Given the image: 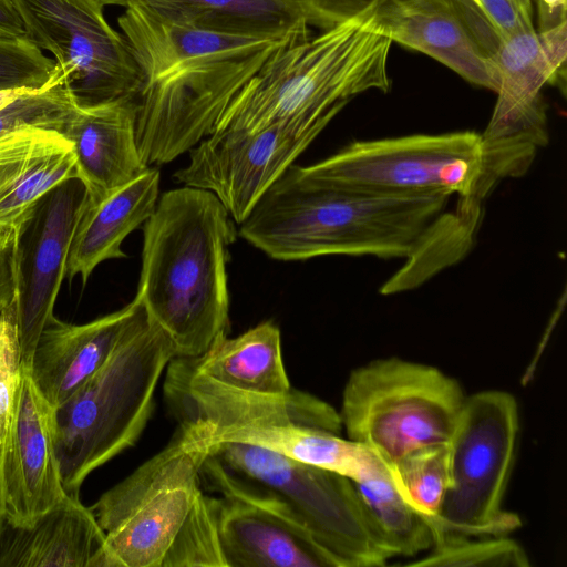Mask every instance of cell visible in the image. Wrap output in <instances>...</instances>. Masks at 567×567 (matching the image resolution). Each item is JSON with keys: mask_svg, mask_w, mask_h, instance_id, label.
Returning a JSON list of instances; mask_svg holds the SVG:
<instances>
[{"mask_svg": "<svg viewBox=\"0 0 567 567\" xmlns=\"http://www.w3.org/2000/svg\"><path fill=\"white\" fill-rule=\"evenodd\" d=\"M444 193L381 195L311 183L290 165L238 226V234L281 261L321 256L402 258L380 289H413L471 249L476 225L449 208Z\"/></svg>", "mask_w": 567, "mask_h": 567, "instance_id": "obj_1", "label": "cell"}, {"mask_svg": "<svg viewBox=\"0 0 567 567\" xmlns=\"http://www.w3.org/2000/svg\"><path fill=\"white\" fill-rule=\"evenodd\" d=\"M117 23L141 71L136 141L148 167L196 146L274 54L303 42L205 31L140 7L125 8Z\"/></svg>", "mask_w": 567, "mask_h": 567, "instance_id": "obj_2", "label": "cell"}, {"mask_svg": "<svg viewBox=\"0 0 567 567\" xmlns=\"http://www.w3.org/2000/svg\"><path fill=\"white\" fill-rule=\"evenodd\" d=\"M210 192L182 186L143 224L136 298L175 358H197L229 330L227 264L237 230Z\"/></svg>", "mask_w": 567, "mask_h": 567, "instance_id": "obj_3", "label": "cell"}, {"mask_svg": "<svg viewBox=\"0 0 567 567\" xmlns=\"http://www.w3.org/2000/svg\"><path fill=\"white\" fill-rule=\"evenodd\" d=\"M537 150L487 143L482 133L456 131L353 141L309 166L307 181L381 195L444 193L463 213L482 217L483 202L506 178L520 177Z\"/></svg>", "mask_w": 567, "mask_h": 567, "instance_id": "obj_4", "label": "cell"}, {"mask_svg": "<svg viewBox=\"0 0 567 567\" xmlns=\"http://www.w3.org/2000/svg\"><path fill=\"white\" fill-rule=\"evenodd\" d=\"M391 45L362 20H350L284 47L234 96L212 133L290 121L330 123L357 95L390 90Z\"/></svg>", "mask_w": 567, "mask_h": 567, "instance_id": "obj_5", "label": "cell"}, {"mask_svg": "<svg viewBox=\"0 0 567 567\" xmlns=\"http://www.w3.org/2000/svg\"><path fill=\"white\" fill-rule=\"evenodd\" d=\"M103 365L56 410V453L66 494L79 497L85 478L133 446L154 409L173 347L141 302Z\"/></svg>", "mask_w": 567, "mask_h": 567, "instance_id": "obj_6", "label": "cell"}, {"mask_svg": "<svg viewBox=\"0 0 567 567\" xmlns=\"http://www.w3.org/2000/svg\"><path fill=\"white\" fill-rule=\"evenodd\" d=\"M465 398L460 383L437 368L393 357L350 373L339 414L349 440L392 464L447 443Z\"/></svg>", "mask_w": 567, "mask_h": 567, "instance_id": "obj_7", "label": "cell"}, {"mask_svg": "<svg viewBox=\"0 0 567 567\" xmlns=\"http://www.w3.org/2000/svg\"><path fill=\"white\" fill-rule=\"evenodd\" d=\"M208 453L178 427L163 450L101 495L91 509L105 534L110 567H161L200 489Z\"/></svg>", "mask_w": 567, "mask_h": 567, "instance_id": "obj_8", "label": "cell"}, {"mask_svg": "<svg viewBox=\"0 0 567 567\" xmlns=\"http://www.w3.org/2000/svg\"><path fill=\"white\" fill-rule=\"evenodd\" d=\"M518 431V406L511 393L487 390L465 398L449 442L450 480L435 543L445 534L505 536L522 525L516 514L502 508Z\"/></svg>", "mask_w": 567, "mask_h": 567, "instance_id": "obj_9", "label": "cell"}, {"mask_svg": "<svg viewBox=\"0 0 567 567\" xmlns=\"http://www.w3.org/2000/svg\"><path fill=\"white\" fill-rule=\"evenodd\" d=\"M233 473L282 497L332 567H381L392 559L374 532L351 480L246 443L207 446Z\"/></svg>", "mask_w": 567, "mask_h": 567, "instance_id": "obj_10", "label": "cell"}, {"mask_svg": "<svg viewBox=\"0 0 567 567\" xmlns=\"http://www.w3.org/2000/svg\"><path fill=\"white\" fill-rule=\"evenodd\" d=\"M27 39L54 55L79 107L135 97L138 64L122 33L105 20L97 0H12Z\"/></svg>", "mask_w": 567, "mask_h": 567, "instance_id": "obj_11", "label": "cell"}, {"mask_svg": "<svg viewBox=\"0 0 567 567\" xmlns=\"http://www.w3.org/2000/svg\"><path fill=\"white\" fill-rule=\"evenodd\" d=\"M200 478L219 494L215 512L226 567H332L292 507L208 453Z\"/></svg>", "mask_w": 567, "mask_h": 567, "instance_id": "obj_12", "label": "cell"}, {"mask_svg": "<svg viewBox=\"0 0 567 567\" xmlns=\"http://www.w3.org/2000/svg\"><path fill=\"white\" fill-rule=\"evenodd\" d=\"M328 124L290 121L255 132L212 133L188 151L187 164L174 178L214 194L239 225Z\"/></svg>", "mask_w": 567, "mask_h": 567, "instance_id": "obj_13", "label": "cell"}, {"mask_svg": "<svg viewBox=\"0 0 567 567\" xmlns=\"http://www.w3.org/2000/svg\"><path fill=\"white\" fill-rule=\"evenodd\" d=\"M164 399L178 427L203 440L238 426L301 425L340 434L339 412L318 396L291 388L286 393H257L230 388L204 374L190 358L166 367Z\"/></svg>", "mask_w": 567, "mask_h": 567, "instance_id": "obj_14", "label": "cell"}, {"mask_svg": "<svg viewBox=\"0 0 567 567\" xmlns=\"http://www.w3.org/2000/svg\"><path fill=\"white\" fill-rule=\"evenodd\" d=\"M83 183L69 178L47 192L16 227V298L22 365L53 317L69 251L86 206Z\"/></svg>", "mask_w": 567, "mask_h": 567, "instance_id": "obj_15", "label": "cell"}, {"mask_svg": "<svg viewBox=\"0 0 567 567\" xmlns=\"http://www.w3.org/2000/svg\"><path fill=\"white\" fill-rule=\"evenodd\" d=\"M567 24L548 31H529L503 41L496 56V104L482 133L493 145L548 143L545 84L565 86Z\"/></svg>", "mask_w": 567, "mask_h": 567, "instance_id": "obj_16", "label": "cell"}, {"mask_svg": "<svg viewBox=\"0 0 567 567\" xmlns=\"http://www.w3.org/2000/svg\"><path fill=\"white\" fill-rule=\"evenodd\" d=\"M56 409L22 365L12 420L2 450L4 523L31 526L68 494L56 453Z\"/></svg>", "mask_w": 567, "mask_h": 567, "instance_id": "obj_17", "label": "cell"}, {"mask_svg": "<svg viewBox=\"0 0 567 567\" xmlns=\"http://www.w3.org/2000/svg\"><path fill=\"white\" fill-rule=\"evenodd\" d=\"M136 112L135 97L78 107L61 130L73 145L87 203L101 202L148 168L137 147Z\"/></svg>", "mask_w": 567, "mask_h": 567, "instance_id": "obj_18", "label": "cell"}, {"mask_svg": "<svg viewBox=\"0 0 567 567\" xmlns=\"http://www.w3.org/2000/svg\"><path fill=\"white\" fill-rule=\"evenodd\" d=\"M367 29L435 59L467 82L497 91L498 73L450 0H411L363 19Z\"/></svg>", "mask_w": 567, "mask_h": 567, "instance_id": "obj_19", "label": "cell"}, {"mask_svg": "<svg viewBox=\"0 0 567 567\" xmlns=\"http://www.w3.org/2000/svg\"><path fill=\"white\" fill-rule=\"evenodd\" d=\"M137 301L83 324L54 316L35 344L30 374L42 395L58 410L103 365L133 316Z\"/></svg>", "mask_w": 567, "mask_h": 567, "instance_id": "obj_20", "label": "cell"}, {"mask_svg": "<svg viewBox=\"0 0 567 567\" xmlns=\"http://www.w3.org/2000/svg\"><path fill=\"white\" fill-rule=\"evenodd\" d=\"M0 567H110L105 534L92 509L68 494L31 526L4 523Z\"/></svg>", "mask_w": 567, "mask_h": 567, "instance_id": "obj_21", "label": "cell"}, {"mask_svg": "<svg viewBox=\"0 0 567 567\" xmlns=\"http://www.w3.org/2000/svg\"><path fill=\"white\" fill-rule=\"evenodd\" d=\"M75 165L72 143L56 131L24 127L0 136V228H16L47 192L76 177Z\"/></svg>", "mask_w": 567, "mask_h": 567, "instance_id": "obj_22", "label": "cell"}, {"mask_svg": "<svg viewBox=\"0 0 567 567\" xmlns=\"http://www.w3.org/2000/svg\"><path fill=\"white\" fill-rule=\"evenodd\" d=\"M159 172L148 167L142 175L99 203L86 206L72 238L65 277L80 276L84 287L97 265L125 258L123 240L143 226L159 197Z\"/></svg>", "mask_w": 567, "mask_h": 567, "instance_id": "obj_23", "label": "cell"}, {"mask_svg": "<svg viewBox=\"0 0 567 567\" xmlns=\"http://www.w3.org/2000/svg\"><path fill=\"white\" fill-rule=\"evenodd\" d=\"M140 7L165 20L216 33L306 41L310 29L295 0H97Z\"/></svg>", "mask_w": 567, "mask_h": 567, "instance_id": "obj_24", "label": "cell"}, {"mask_svg": "<svg viewBox=\"0 0 567 567\" xmlns=\"http://www.w3.org/2000/svg\"><path fill=\"white\" fill-rule=\"evenodd\" d=\"M204 442L252 444L351 481L361 478L381 461L364 445L340 434L293 424L231 427L205 437Z\"/></svg>", "mask_w": 567, "mask_h": 567, "instance_id": "obj_25", "label": "cell"}, {"mask_svg": "<svg viewBox=\"0 0 567 567\" xmlns=\"http://www.w3.org/2000/svg\"><path fill=\"white\" fill-rule=\"evenodd\" d=\"M190 359L202 374L238 390L279 394L292 388L284 365L280 330L272 321L235 338L221 334L205 353Z\"/></svg>", "mask_w": 567, "mask_h": 567, "instance_id": "obj_26", "label": "cell"}, {"mask_svg": "<svg viewBox=\"0 0 567 567\" xmlns=\"http://www.w3.org/2000/svg\"><path fill=\"white\" fill-rule=\"evenodd\" d=\"M352 483L374 532L393 558L414 557L433 547V526L403 499L382 460Z\"/></svg>", "mask_w": 567, "mask_h": 567, "instance_id": "obj_27", "label": "cell"}, {"mask_svg": "<svg viewBox=\"0 0 567 567\" xmlns=\"http://www.w3.org/2000/svg\"><path fill=\"white\" fill-rule=\"evenodd\" d=\"M449 442L423 446L386 464L400 495L433 526L435 540L439 515L450 480Z\"/></svg>", "mask_w": 567, "mask_h": 567, "instance_id": "obj_28", "label": "cell"}, {"mask_svg": "<svg viewBox=\"0 0 567 567\" xmlns=\"http://www.w3.org/2000/svg\"><path fill=\"white\" fill-rule=\"evenodd\" d=\"M226 567L216 520L215 497L202 489L167 549L161 567Z\"/></svg>", "mask_w": 567, "mask_h": 567, "instance_id": "obj_29", "label": "cell"}, {"mask_svg": "<svg viewBox=\"0 0 567 567\" xmlns=\"http://www.w3.org/2000/svg\"><path fill=\"white\" fill-rule=\"evenodd\" d=\"M410 566L436 567H528L529 559L523 547L505 536L473 539L445 534L431 551Z\"/></svg>", "mask_w": 567, "mask_h": 567, "instance_id": "obj_30", "label": "cell"}, {"mask_svg": "<svg viewBox=\"0 0 567 567\" xmlns=\"http://www.w3.org/2000/svg\"><path fill=\"white\" fill-rule=\"evenodd\" d=\"M78 107L60 72L45 87L23 92L0 109V136L24 127L60 133Z\"/></svg>", "mask_w": 567, "mask_h": 567, "instance_id": "obj_31", "label": "cell"}, {"mask_svg": "<svg viewBox=\"0 0 567 567\" xmlns=\"http://www.w3.org/2000/svg\"><path fill=\"white\" fill-rule=\"evenodd\" d=\"M59 74L56 62L28 39L0 37V91H38Z\"/></svg>", "mask_w": 567, "mask_h": 567, "instance_id": "obj_32", "label": "cell"}, {"mask_svg": "<svg viewBox=\"0 0 567 567\" xmlns=\"http://www.w3.org/2000/svg\"><path fill=\"white\" fill-rule=\"evenodd\" d=\"M22 370L14 302L0 309V452L9 433Z\"/></svg>", "mask_w": 567, "mask_h": 567, "instance_id": "obj_33", "label": "cell"}, {"mask_svg": "<svg viewBox=\"0 0 567 567\" xmlns=\"http://www.w3.org/2000/svg\"><path fill=\"white\" fill-rule=\"evenodd\" d=\"M309 25L321 30L350 20L363 19L377 11L411 0H295Z\"/></svg>", "mask_w": 567, "mask_h": 567, "instance_id": "obj_34", "label": "cell"}, {"mask_svg": "<svg viewBox=\"0 0 567 567\" xmlns=\"http://www.w3.org/2000/svg\"><path fill=\"white\" fill-rule=\"evenodd\" d=\"M476 2L505 40L518 33L536 30L532 0H476Z\"/></svg>", "mask_w": 567, "mask_h": 567, "instance_id": "obj_35", "label": "cell"}, {"mask_svg": "<svg viewBox=\"0 0 567 567\" xmlns=\"http://www.w3.org/2000/svg\"><path fill=\"white\" fill-rule=\"evenodd\" d=\"M17 229L0 228V309L16 298Z\"/></svg>", "mask_w": 567, "mask_h": 567, "instance_id": "obj_36", "label": "cell"}, {"mask_svg": "<svg viewBox=\"0 0 567 567\" xmlns=\"http://www.w3.org/2000/svg\"><path fill=\"white\" fill-rule=\"evenodd\" d=\"M536 9L535 29L537 31H548L567 24V3L566 0H532Z\"/></svg>", "mask_w": 567, "mask_h": 567, "instance_id": "obj_37", "label": "cell"}, {"mask_svg": "<svg viewBox=\"0 0 567 567\" xmlns=\"http://www.w3.org/2000/svg\"><path fill=\"white\" fill-rule=\"evenodd\" d=\"M0 37L27 39L22 19L12 0H0Z\"/></svg>", "mask_w": 567, "mask_h": 567, "instance_id": "obj_38", "label": "cell"}, {"mask_svg": "<svg viewBox=\"0 0 567 567\" xmlns=\"http://www.w3.org/2000/svg\"><path fill=\"white\" fill-rule=\"evenodd\" d=\"M27 91H0V109Z\"/></svg>", "mask_w": 567, "mask_h": 567, "instance_id": "obj_39", "label": "cell"}, {"mask_svg": "<svg viewBox=\"0 0 567 567\" xmlns=\"http://www.w3.org/2000/svg\"><path fill=\"white\" fill-rule=\"evenodd\" d=\"M1 461H2V455H1V452H0V537H1V534H2L3 526H4Z\"/></svg>", "mask_w": 567, "mask_h": 567, "instance_id": "obj_40", "label": "cell"}]
</instances>
